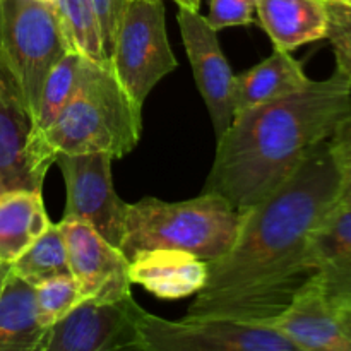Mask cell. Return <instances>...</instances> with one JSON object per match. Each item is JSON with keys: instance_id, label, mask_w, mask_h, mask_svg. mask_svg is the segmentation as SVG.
Returning a JSON list of instances; mask_svg holds the SVG:
<instances>
[{"instance_id": "obj_1", "label": "cell", "mask_w": 351, "mask_h": 351, "mask_svg": "<svg viewBox=\"0 0 351 351\" xmlns=\"http://www.w3.org/2000/svg\"><path fill=\"white\" fill-rule=\"evenodd\" d=\"M341 192V167L328 139L267 197L240 211L235 242L221 257L206 261L208 280L184 319L269 326L314 274L311 235Z\"/></svg>"}, {"instance_id": "obj_2", "label": "cell", "mask_w": 351, "mask_h": 351, "mask_svg": "<svg viewBox=\"0 0 351 351\" xmlns=\"http://www.w3.org/2000/svg\"><path fill=\"white\" fill-rule=\"evenodd\" d=\"M351 115V79L331 77L233 119L216 146L204 192L221 195L237 211L256 206L283 184L300 161Z\"/></svg>"}, {"instance_id": "obj_3", "label": "cell", "mask_w": 351, "mask_h": 351, "mask_svg": "<svg viewBox=\"0 0 351 351\" xmlns=\"http://www.w3.org/2000/svg\"><path fill=\"white\" fill-rule=\"evenodd\" d=\"M240 218V211L213 192L180 202L144 197L125 204L119 249L129 261L141 250L153 249L184 250L202 261L218 259L235 242Z\"/></svg>"}, {"instance_id": "obj_4", "label": "cell", "mask_w": 351, "mask_h": 351, "mask_svg": "<svg viewBox=\"0 0 351 351\" xmlns=\"http://www.w3.org/2000/svg\"><path fill=\"white\" fill-rule=\"evenodd\" d=\"M143 130V110L120 86L110 65L86 57L81 84L55 122L45 130L48 149L58 153H106L127 156Z\"/></svg>"}, {"instance_id": "obj_5", "label": "cell", "mask_w": 351, "mask_h": 351, "mask_svg": "<svg viewBox=\"0 0 351 351\" xmlns=\"http://www.w3.org/2000/svg\"><path fill=\"white\" fill-rule=\"evenodd\" d=\"M110 67L137 108L178 67L165 24L163 0H125L113 36Z\"/></svg>"}, {"instance_id": "obj_6", "label": "cell", "mask_w": 351, "mask_h": 351, "mask_svg": "<svg viewBox=\"0 0 351 351\" xmlns=\"http://www.w3.org/2000/svg\"><path fill=\"white\" fill-rule=\"evenodd\" d=\"M0 47L36 119L45 79L69 51L55 5L36 0H0Z\"/></svg>"}, {"instance_id": "obj_7", "label": "cell", "mask_w": 351, "mask_h": 351, "mask_svg": "<svg viewBox=\"0 0 351 351\" xmlns=\"http://www.w3.org/2000/svg\"><path fill=\"white\" fill-rule=\"evenodd\" d=\"M137 351H304L271 326L226 319H168L139 307Z\"/></svg>"}, {"instance_id": "obj_8", "label": "cell", "mask_w": 351, "mask_h": 351, "mask_svg": "<svg viewBox=\"0 0 351 351\" xmlns=\"http://www.w3.org/2000/svg\"><path fill=\"white\" fill-rule=\"evenodd\" d=\"M55 156L36 127L29 101L0 47V180L5 191H41Z\"/></svg>"}, {"instance_id": "obj_9", "label": "cell", "mask_w": 351, "mask_h": 351, "mask_svg": "<svg viewBox=\"0 0 351 351\" xmlns=\"http://www.w3.org/2000/svg\"><path fill=\"white\" fill-rule=\"evenodd\" d=\"M112 161L106 153H58L55 156L65 184L62 219L88 223L119 247L127 202L113 189Z\"/></svg>"}, {"instance_id": "obj_10", "label": "cell", "mask_w": 351, "mask_h": 351, "mask_svg": "<svg viewBox=\"0 0 351 351\" xmlns=\"http://www.w3.org/2000/svg\"><path fill=\"white\" fill-rule=\"evenodd\" d=\"M58 226L67 247L71 274L77 283L82 302L115 304L132 295L129 259L119 247L84 221L60 219Z\"/></svg>"}, {"instance_id": "obj_11", "label": "cell", "mask_w": 351, "mask_h": 351, "mask_svg": "<svg viewBox=\"0 0 351 351\" xmlns=\"http://www.w3.org/2000/svg\"><path fill=\"white\" fill-rule=\"evenodd\" d=\"M177 19L185 53L194 72L195 84L208 106L216 139H219L232 125L235 117L233 112L235 74L221 50L218 31L213 29L211 24L199 14V10L178 7Z\"/></svg>"}, {"instance_id": "obj_12", "label": "cell", "mask_w": 351, "mask_h": 351, "mask_svg": "<svg viewBox=\"0 0 351 351\" xmlns=\"http://www.w3.org/2000/svg\"><path fill=\"white\" fill-rule=\"evenodd\" d=\"M139 307L132 295L115 304L82 302L51 326L45 351H137Z\"/></svg>"}, {"instance_id": "obj_13", "label": "cell", "mask_w": 351, "mask_h": 351, "mask_svg": "<svg viewBox=\"0 0 351 351\" xmlns=\"http://www.w3.org/2000/svg\"><path fill=\"white\" fill-rule=\"evenodd\" d=\"M269 326L304 351H351V307L329 300L312 278Z\"/></svg>"}, {"instance_id": "obj_14", "label": "cell", "mask_w": 351, "mask_h": 351, "mask_svg": "<svg viewBox=\"0 0 351 351\" xmlns=\"http://www.w3.org/2000/svg\"><path fill=\"white\" fill-rule=\"evenodd\" d=\"M308 266L329 300L351 307V208L336 206L312 232Z\"/></svg>"}, {"instance_id": "obj_15", "label": "cell", "mask_w": 351, "mask_h": 351, "mask_svg": "<svg viewBox=\"0 0 351 351\" xmlns=\"http://www.w3.org/2000/svg\"><path fill=\"white\" fill-rule=\"evenodd\" d=\"M129 278L161 300L197 295L208 280L206 261L173 249L141 250L129 261Z\"/></svg>"}, {"instance_id": "obj_16", "label": "cell", "mask_w": 351, "mask_h": 351, "mask_svg": "<svg viewBox=\"0 0 351 351\" xmlns=\"http://www.w3.org/2000/svg\"><path fill=\"white\" fill-rule=\"evenodd\" d=\"M257 19L274 50L293 51L328 36L326 0H257Z\"/></svg>"}, {"instance_id": "obj_17", "label": "cell", "mask_w": 351, "mask_h": 351, "mask_svg": "<svg viewBox=\"0 0 351 351\" xmlns=\"http://www.w3.org/2000/svg\"><path fill=\"white\" fill-rule=\"evenodd\" d=\"M308 82L311 79L305 74L300 60L290 51L274 50L252 69L235 75L233 112L237 117L247 110L291 95L305 88Z\"/></svg>"}, {"instance_id": "obj_18", "label": "cell", "mask_w": 351, "mask_h": 351, "mask_svg": "<svg viewBox=\"0 0 351 351\" xmlns=\"http://www.w3.org/2000/svg\"><path fill=\"white\" fill-rule=\"evenodd\" d=\"M48 332L38 319L34 287L9 269L0 288V351H45Z\"/></svg>"}, {"instance_id": "obj_19", "label": "cell", "mask_w": 351, "mask_h": 351, "mask_svg": "<svg viewBox=\"0 0 351 351\" xmlns=\"http://www.w3.org/2000/svg\"><path fill=\"white\" fill-rule=\"evenodd\" d=\"M50 225L41 191H3L0 194V263L10 266Z\"/></svg>"}, {"instance_id": "obj_20", "label": "cell", "mask_w": 351, "mask_h": 351, "mask_svg": "<svg viewBox=\"0 0 351 351\" xmlns=\"http://www.w3.org/2000/svg\"><path fill=\"white\" fill-rule=\"evenodd\" d=\"M55 10L69 50L79 51L96 64L110 65L91 0H57Z\"/></svg>"}, {"instance_id": "obj_21", "label": "cell", "mask_w": 351, "mask_h": 351, "mask_svg": "<svg viewBox=\"0 0 351 351\" xmlns=\"http://www.w3.org/2000/svg\"><path fill=\"white\" fill-rule=\"evenodd\" d=\"M84 62V55H81L79 51L69 50L55 64V67L51 69L50 74L45 79L36 112V125L41 136L55 122V119L60 115V112L67 106V103L74 98L79 84H81Z\"/></svg>"}, {"instance_id": "obj_22", "label": "cell", "mask_w": 351, "mask_h": 351, "mask_svg": "<svg viewBox=\"0 0 351 351\" xmlns=\"http://www.w3.org/2000/svg\"><path fill=\"white\" fill-rule=\"evenodd\" d=\"M9 269L31 287H36L48 278L71 274L67 247L58 223H51L50 228L19 259L14 261Z\"/></svg>"}, {"instance_id": "obj_23", "label": "cell", "mask_w": 351, "mask_h": 351, "mask_svg": "<svg viewBox=\"0 0 351 351\" xmlns=\"http://www.w3.org/2000/svg\"><path fill=\"white\" fill-rule=\"evenodd\" d=\"M38 319L50 329L82 304L81 291L72 274L48 278L34 287Z\"/></svg>"}, {"instance_id": "obj_24", "label": "cell", "mask_w": 351, "mask_h": 351, "mask_svg": "<svg viewBox=\"0 0 351 351\" xmlns=\"http://www.w3.org/2000/svg\"><path fill=\"white\" fill-rule=\"evenodd\" d=\"M328 2L329 24L328 40L331 41L336 57V69L351 79V5L341 2Z\"/></svg>"}, {"instance_id": "obj_25", "label": "cell", "mask_w": 351, "mask_h": 351, "mask_svg": "<svg viewBox=\"0 0 351 351\" xmlns=\"http://www.w3.org/2000/svg\"><path fill=\"white\" fill-rule=\"evenodd\" d=\"M257 0H209V14L206 16L213 29L250 26L256 23Z\"/></svg>"}, {"instance_id": "obj_26", "label": "cell", "mask_w": 351, "mask_h": 351, "mask_svg": "<svg viewBox=\"0 0 351 351\" xmlns=\"http://www.w3.org/2000/svg\"><path fill=\"white\" fill-rule=\"evenodd\" d=\"M329 141L343 173V192L336 206L351 208V115L339 123Z\"/></svg>"}, {"instance_id": "obj_27", "label": "cell", "mask_w": 351, "mask_h": 351, "mask_svg": "<svg viewBox=\"0 0 351 351\" xmlns=\"http://www.w3.org/2000/svg\"><path fill=\"white\" fill-rule=\"evenodd\" d=\"M91 3L96 16H98L99 27H101L103 48H105L106 57L110 58L113 36H115L117 24H119V17L125 0H91Z\"/></svg>"}, {"instance_id": "obj_28", "label": "cell", "mask_w": 351, "mask_h": 351, "mask_svg": "<svg viewBox=\"0 0 351 351\" xmlns=\"http://www.w3.org/2000/svg\"><path fill=\"white\" fill-rule=\"evenodd\" d=\"M178 7H185L191 10H199L201 7V0H173Z\"/></svg>"}, {"instance_id": "obj_29", "label": "cell", "mask_w": 351, "mask_h": 351, "mask_svg": "<svg viewBox=\"0 0 351 351\" xmlns=\"http://www.w3.org/2000/svg\"><path fill=\"white\" fill-rule=\"evenodd\" d=\"M7 273H9V266H7V267H3V269H0V288H2L3 281H5V276H7Z\"/></svg>"}, {"instance_id": "obj_30", "label": "cell", "mask_w": 351, "mask_h": 351, "mask_svg": "<svg viewBox=\"0 0 351 351\" xmlns=\"http://www.w3.org/2000/svg\"><path fill=\"white\" fill-rule=\"evenodd\" d=\"M36 2H41V3H48V5H55V3H57V0H36Z\"/></svg>"}, {"instance_id": "obj_31", "label": "cell", "mask_w": 351, "mask_h": 351, "mask_svg": "<svg viewBox=\"0 0 351 351\" xmlns=\"http://www.w3.org/2000/svg\"><path fill=\"white\" fill-rule=\"evenodd\" d=\"M331 2H341V3H346V5H351V0H331Z\"/></svg>"}, {"instance_id": "obj_32", "label": "cell", "mask_w": 351, "mask_h": 351, "mask_svg": "<svg viewBox=\"0 0 351 351\" xmlns=\"http://www.w3.org/2000/svg\"><path fill=\"white\" fill-rule=\"evenodd\" d=\"M5 191V187H3V184H2V180H0V194H2V192Z\"/></svg>"}, {"instance_id": "obj_33", "label": "cell", "mask_w": 351, "mask_h": 351, "mask_svg": "<svg viewBox=\"0 0 351 351\" xmlns=\"http://www.w3.org/2000/svg\"><path fill=\"white\" fill-rule=\"evenodd\" d=\"M3 267H7V264H2V263H0V269H3Z\"/></svg>"}]
</instances>
